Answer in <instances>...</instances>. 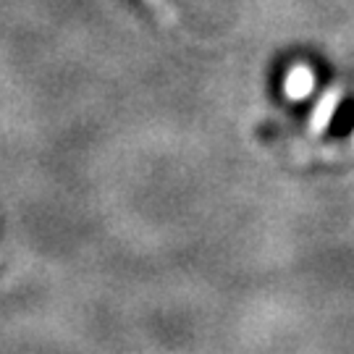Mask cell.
I'll return each mask as SVG.
<instances>
[{
    "mask_svg": "<svg viewBox=\"0 0 354 354\" xmlns=\"http://www.w3.org/2000/svg\"><path fill=\"white\" fill-rule=\"evenodd\" d=\"M344 97V89L339 84H333L323 92V97L317 100V105L313 108V113H310V121H307V131H313V134H323L326 129H328L330 118L336 113V108H339V102Z\"/></svg>",
    "mask_w": 354,
    "mask_h": 354,
    "instance_id": "obj_1",
    "label": "cell"
},
{
    "mask_svg": "<svg viewBox=\"0 0 354 354\" xmlns=\"http://www.w3.org/2000/svg\"><path fill=\"white\" fill-rule=\"evenodd\" d=\"M313 84H315V76H313V71H310L307 66H294V68L289 71V76H286V84H283V89H286V95H289L291 100H302V97H307V95H310Z\"/></svg>",
    "mask_w": 354,
    "mask_h": 354,
    "instance_id": "obj_2",
    "label": "cell"
}]
</instances>
